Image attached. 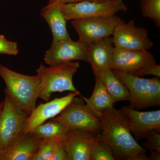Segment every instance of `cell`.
<instances>
[{
  "instance_id": "1",
  "label": "cell",
  "mask_w": 160,
  "mask_h": 160,
  "mask_svg": "<svg viewBox=\"0 0 160 160\" xmlns=\"http://www.w3.org/2000/svg\"><path fill=\"white\" fill-rule=\"evenodd\" d=\"M98 118L102 126L99 137L111 147L116 160H149L146 149L132 136L121 110L113 107L106 109Z\"/></svg>"
},
{
  "instance_id": "10",
  "label": "cell",
  "mask_w": 160,
  "mask_h": 160,
  "mask_svg": "<svg viewBox=\"0 0 160 160\" xmlns=\"http://www.w3.org/2000/svg\"><path fill=\"white\" fill-rule=\"evenodd\" d=\"M156 64L154 56L146 50H128L114 47L110 69L134 75L142 69Z\"/></svg>"
},
{
  "instance_id": "14",
  "label": "cell",
  "mask_w": 160,
  "mask_h": 160,
  "mask_svg": "<svg viewBox=\"0 0 160 160\" xmlns=\"http://www.w3.org/2000/svg\"><path fill=\"white\" fill-rule=\"evenodd\" d=\"M95 135L82 129H68L62 141L68 160H89L91 143Z\"/></svg>"
},
{
  "instance_id": "27",
  "label": "cell",
  "mask_w": 160,
  "mask_h": 160,
  "mask_svg": "<svg viewBox=\"0 0 160 160\" xmlns=\"http://www.w3.org/2000/svg\"><path fill=\"white\" fill-rule=\"evenodd\" d=\"M51 160H68L62 141L58 143Z\"/></svg>"
},
{
  "instance_id": "8",
  "label": "cell",
  "mask_w": 160,
  "mask_h": 160,
  "mask_svg": "<svg viewBox=\"0 0 160 160\" xmlns=\"http://www.w3.org/2000/svg\"><path fill=\"white\" fill-rule=\"evenodd\" d=\"M122 20L114 15L73 20L71 24L78 35L79 41L87 45L112 36L115 28Z\"/></svg>"
},
{
  "instance_id": "17",
  "label": "cell",
  "mask_w": 160,
  "mask_h": 160,
  "mask_svg": "<svg viewBox=\"0 0 160 160\" xmlns=\"http://www.w3.org/2000/svg\"><path fill=\"white\" fill-rule=\"evenodd\" d=\"M41 15L50 27L53 41L70 38L66 28V22L59 5H47L42 9Z\"/></svg>"
},
{
  "instance_id": "4",
  "label": "cell",
  "mask_w": 160,
  "mask_h": 160,
  "mask_svg": "<svg viewBox=\"0 0 160 160\" xmlns=\"http://www.w3.org/2000/svg\"><path fill=\"white\" fill-rule=\"evenodd\" d=\"M112 71L129 90L131 108L139 110L160 106L159 78H144L118 70Z\"/></svg>"
},
{
  "instance_id": "16",
  "label": "cell",
  "mask_w": 160,
  "mask_h": 160,
  "mask_svg": "<svg viewBox=\"0 0 160 160\" xmlns=\"http://www.w3.org/2000/svg\"><path fill=\"white\" fill-rule=\"evenodd\" d=\"M40 141L31 132L24 133L1 155L0 160H33Z\"/></svg>"
},
{
  "instance_id": "29",
  "label": "cell",
  "mask_w": 160,
  "mask_h": 160,
  "mask_svg": "<svg viewBox=\"0 0 160 160\" xmlns=\"http://www.w3.org/2000/svg\"><path fill=\"white\" fill-rule=\"evenodd\" d=\"M149 160H159L160 152L157 151L150 152V154L148 157Z\"/></svg>"
},
{
  "instance_id": "12",
  "label": "cell",
  "mask_w": 160,
  "mask_h": 160,
  "mask_svg": "<svg viewBox=\"0 0 160 160\" xmlns=\"http://www.w3.org/2000/svg\"><path fill=\"white\" fill-rule=\"evenodd\" d=\"M121 110L126 117L129 130L137 142L146 139L152 130L160 133V110L140 112L129 106L123 107Z\"/></svg>"
},
{
  "instance_id": "31",
  "label": "cell",
  "mask_w": 160,
  "mask_h": 160,
  "mask_svg": "<svg viewBox=\"0 0 160 160\" xmlns=\"http://www.w3.org/2000/svg\"><path fill=\"white\" fill-rule=\"evenodd\" d=\"M53 1V0H49V2H51L52 1Z\"/></svg>"
},
{
  "instance_id": "26",
  "label": "cell",
  "mask_w": 160,
  "mask_h": 160,
  "mask_svg": "<svg viewBox=\"0 0 160 160\" xmlns=\"http://www.w3.org/2000/svg\"><path fill=\"white\" fill-rule=\"evenodd\" d=\"M148 75H151L156 77L160 78V66L159 65H157L156 64L149 66L138 72L134 75L136 76L142 77L143 76Z\"/></svg>"
},
{
  "instance_id": "22",
  "label": "cell",
  "mask_w": 160,
  "mask_h": 160,
  "mask_svg": "<svg viewBox=\"0 0 160 160\" xmlns=\"http://www.w3.org/2000/svg\"><path fill=\"white\" fill-rule=\"evenodd\" d=\"M141 12L143 17L149 18L160 27V0H141Z\"/></svg>"
},
{
  "instance_id": "28",
  "label": "cell",
  "mask_w": 160,
  "mask_h": 160,
  "mask_svg": "<svg viewBox=\"0 0 160 160\" xmlns=\"http://www.w3.org/2000/svg\"><path fill=\"white\" fill-rule=\"evenodd\" d=\"M107 0H53L50 2H49L48 5H61V4H67V3L85 2V1L101 2H105Z\"/></svg>"
},
{
  "instance_id": "30",
  "label": "cell",
  "mask_w": 160,
  "mask_h": 160,
  "mask_svg": "<svg viewBox=\"0 0 160 160\" xmlns=\"http://www.w3.org/2000/svg\"><path fill=\"white\" fill-rule=\"evenodd\" d=\"M3 104H4V101L3 102H0V113H1V112L2 111V108Z\"/></svg>"
},
{
  "instance_id": "3",
  "label": "cell",
  "mask_w": 160,
  "mask_h": 160,
  "mask_svg": "<svg viewBox=\"0 0 160 160\" xmlns=\"http://www.w3.org/2000/svg\"><path fill=\"white\" fill-rule=\"evenodd\" d=\"M79 63L69 62L46 67L41 64L37 69L40 80L39 98L48 102L55 92L71 91L80 95L73 85V75L79 68Z\"/></svg>"
},
{
  "instance_id": "13",
  "label": "cell",
  "mask_w": 160,
  "mask_h": 160,
  "mask_svg": "<svg viewBox=\"0 0 160 160\" xmlns=\"http://www.w3.org/2000/svg\"><path fill=\"white\" fill-rule=\"evenodd\" d=\"M78 95L72 92L69 94L60 98H55L50 102L44 104H40L36 106L27 118L25 126V133L31 132L38 126L42 125L48 119H51L57 116L73 98Z\"/></svg>"
},
{
  "instance_id": "7",
  "label": "cell",
  "mask_w": 160,
  "mask_h": 160,
  "mask_svg": "<svg viewBox=\"0 0 160 160\" xmlns=\"http://www.w3.org/2000/svg\"><path fill=\"white\" fill-rule=\"evenodd\" d=\"M51 120L59 122L68 129H82L96 135L100 134L102 130L99 118L89 112L82 99L76 96Z\"/></svg>"
},
{
  "instance_id": "21",
  "label": "cell",
  "mask_w": 160,
  "mask_h": 160,
  "mask_svg": "<svg viewBox=\"0 0 160 160\" xmlns=\"http://www.w3.org/2000/svg\"><path fill=\"white\" fill-rule=\"evenodd\" d=\"M116 160L113 151L105 142L96 135L92 142L89 160Z\"/></svg>"
},
{
  "instance_id": "20",
  "label": "cell",
  "mask_w": 160,
  "mask_h": 160,
  "mask_svg": "<svg viewBox=\"0 0 160 160\" xmlns=\"http://www.w3.org/2000/svg\"><path fill=\"white\" fill-rule=\"evenodd\" d=\"M67 130V128L62 123L51 120L38 126L31 132L40 140L62 141L66 137Z\"/></svg>"
},
{
  "instance_id": "23",
  "label": "cell",
  "mask_w": 160,
  "mask_h": 160,
  "mask_svg": "<svg viewBox=\"0 0 160 160\" xmlns=\"http://www.w3.org/2000/svg\"><path fill=\"white\" fill-rule=\"evenodd\" d=\"M61 141L41 140L33 160H51L58 143Z\"/></svg>"
},
{
  "instance_id": "5",
  "label": "cell",
  "mask_w": 160,
  "mask_h": 160,
  "mask_svg": "<svg viewBox=\"0 0 160 160\" xmlns=\"http://www.w3.org/2000/svg\"><path fill=\"white\" fill-rule=\"evenodd\" d=\"M29 115L19 108L5 94L0 113V154L6 151L24 133ZM1 158V157H0Z\"/></svg>"
},
{
  "instance_id": "2",
  "label": "cell",
  "mask_w": 160,
  "mask_h": 160,
  "mask_svg": "<svg viewBox=\"0 0 160 160\" xmlns=\"http://www.w3.org/2000/svg\"><path fill=\"white\" fill-rule=\"evenodd\" d=\"M0 77L6 83L5 94L22 111L29 115L35 108L39 98L38 76L21 74L0 64Z\"/></svg>"
},
{
  "instance_id": "19",
  "label": "cell",
  "mask_w": 160,
  "mask_h": 160,
  "mask_svg": "<svg viewBox=\"0 0 160 160\" xmlns=\"http://www.w3.org/2000/svg\"><path fill=\"white\" fill-rule=\"evenodd\" d=\"M94 77L102 81L113 103L129 101V90L122 82L115 75L112 69L100 72L94 75Z\"/></svg>"
},
{
  "instance_id": "15",
  "label": "cell",
  "mask_w": 160,
  "mask_h": 160,
  "mask_svg": "<svg viewBox=\"0 0 160 160\" xmlns=\"http://www.w3.org/2000/svg\"><path fill=\"white\" fill-rule=\"evenodd\" d=\"M114 48L111 36L86 45V62L91 65L94 75L103 70L110 69Z\"/></svg>"
},
{
  "instance_id": "25",
  "label": "cell",
  "mask_w": 160,
  "mask_h": 160,
  "mask_svg": "<svg viewBox=\"0 0 160 160\" xmlns=\"http://www.w3.org/2000/svg\"><path fill=\"white\" fill-rule=\"evenodd\" d=\"M19 51L17 43L8 41L3 35H0V54L16 56Z\"/></svg>"
},
{
  "instance_id": "9",
  "label": "cell",
  "mask_w": 160,
  "mask_h": 160,
  "mask_svg": "<svg viewBox=\"0 0 160 160\" xmlns=\"http://www.w3.org/2000/svg\"><path fill=\"white\" fill-rule=\"evenodd\" d=\"M112 36L114 47L119 49L148 50L153 45L148 36V30L144 27L136 26L133 20L128 22L122 20L115 28Z\"/></svg>"
},
{
  "instance_id": "32",
  "label": "cell",
  "mask_w": 160,
  "mask_h": 160,
  "mask_svg": "<svg viewBox=\"0 0 160 160\" xmlns=\"http://www.w3.org/2000/svg\"><path fill=\"white\" fill-rule=\"evenodd\" d=\"M0 157H1V154H0Z\"/></svg>"
},
{
  "instance_id": "18",
  "label": "cell",
  "mask_w": 160,
  "mask_h": 160,
  "mask_svg": "<svg viewBox=\"0 0 160 160\" xmlns=\"http://www.w3.org/2000/svg\"><path fill=\"white\" fill-rule=\"evenodd\" d=\"M95 78V85L91 96L86 98L80 96L86 102L85 106L88 111L98 117L102 111L113 107L114 103L102 81L99 78Z\"/></svg>"
},
{
  "instance_id": "6",
  "label": "cell",
  "mask_w": 160,
  "mask_h": 160,
  "mask_svg": "<svg viewBox=\"0 0 160 160\" xmlns=\"http://www.w3.org/2000/svg\"><path fill=\"white\" fill-rule=\"evenodd\" d=\"M59 5L67 21L111 16L128 9L123 0H107L101 2L85 1Z\"/></svg>"
},
{
  "instance_id": "24",
  "label": "cell",
  "mask_w": 160,
  "mask_h": 160,
  "mask_svg": "<svg viewBox=\"0 0 160 160\" xmlns=\"http://www.w3.org/2000/svg\"><path fill=\"white\" fill-rule=\"evenodd\" d=\"M146 142L143 143L142 147L150 152H160V134L155 130L148 132L146 138Z\"/></svg>"
},
{
  "instance_id": "11",
  "label": "cell",
  "mask_w": 160,
  "mask_h": 160,
  "mask_svg": "<svg viewBox=\"0 0 160 160\" xmlns=\"http://www.w3.org/2000/svg\"><path fill=\"white\" fill-rule=\"evenodd\" d=\"M86 45L70 38L52 41L50 48L46 52L44 60L49 66L74 61L86 62Z\"/></svg>"
}]
</instances>
